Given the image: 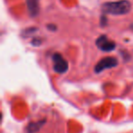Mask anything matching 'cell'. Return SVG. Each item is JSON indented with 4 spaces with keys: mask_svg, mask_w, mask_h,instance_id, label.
<instances>
[{
    "mask_svg": "<svg viewBox=\"0 0 133 133\" xmlns=\"http://www.w3.org/2000/svg\"><path fill=\"white\" fill-rule=\"evenodd\" d=\"M107 24V17L105 16H102L101 17V26H105Z\"/></svg>",
    "mask_w": 133,
    "mask_h": 133,
    "instance_id": "obj_8",
    "label": "cell"
},
{
    "mask_svg": "<svg viewBox=\"0 0 133 133\" xmlns=\"http://www.w3.org/2000/svg\"><path fill=\"white\" fill-rule=\"evenodd\" d=\"M131 9V4L128 0H119L114 2L104 3L101 6V10L104 14L113 16H121L128 14Z\"/></svg>",
    "mask_w": 133,
    "mask_h": 133,
    "instance_id": "obj_1",
    "label": "cell"
},
{
    "mask_svg": "<svg viewBox=\"0 0 133 133\" xmlns=\"http://www.w3.org/2000/svg\"><path fill=\"white\" fill-rule=\"evenodd\" d=\"M52 59H53L54 63V70L58 74H63V73L66 72L69 69V63L59 53H56L52 56Z\"/></svg>",
    "mask_w": 133,
    "mask_h": 133,
    "instance_id": "obj_3",
    "label": "cell"
},
{
    "mask_svg": "<svg viewBox=\"0 0 133 133\" xmlns=\"http://www.w3.org/2000/svg\"><path fill=\"white\" fill-rule=\"evenodd\" d=\"M45 123V120H39V121L31 122L26 127V133H35L38 131L42 128L43 124Z\"/></svg>",
    "mask_w": 133,
    "mask_h": 133,
    "instance_id": "obj_6",
    "label": "cell"
},
{
    "mask_svg": "<svg viewBox=\"0 0 133 133\" xmlns=\"http://www.w3.org/2000/svg\"><path fill=\"white\" fill-rule=\"evenodd\" d=\"M32 44H33L34 46H39V45L41 44V41L38 40V39H37V38H35L33 41H32Z\"/></svg>",
    "mask_w": 133,
    "mask_h": 133,
    "instance_id": "obj_7",
    "label": "cell"
},
{
    "mask_svg": "<svg viewBox=\"0 0 133 133\" xmlns=\"http://www.w3.org/2000/svg\"><path fill=\"white\" fill-rule=\"evenodd\" d=\"M116 66H118L117 58H115L113 57H103L102 59H100L97 63V65L94 68V70L96 73H100L105 70V69H112V68H115Z\"/></svg>",
    "mask_w": 133,
    "mask_h": 133,
    "instance_id": "obj_2",
    "label": "cell"
},
{
    "mask_svg": "<svg viewBox=\"0 0 133 133\" xmlns=\"http://www.w3.org/2000/svg\"><path fill=\"white\" fill-rule=\"evenodd\" d=\"M26 6L29 16L36 17L39 14V0H26Z\"/></svg>",
    "mask_w": 133,
    "mask_h": 133,
    "instance_id": "obj_5",
    "label": "cell"
},
{
    "mask_svg": "<svg viewBox=\"0 0 133 133\" xmlns=\"http://www.w3.org/2000/svg\"><path fill=\"white\" fill-rule=\"evenodd\" d=\"M96 45L100 50L104 52H110L116 48V43L109 39V37L105 35H102L98 37V39L96 40Z\"/></svg>",
    "mask_w": 133,
    "mask_h": 133,
    "instance_id": "obj_4",
    "label": "cell"
},
{
    "mask_svg": "<svg viewBox=\"0 0 133 133\" xmlns=\"http://www.w3.org/2000/svg\"><path fill=\"white\" fill-rule=\"evenodd\" d=\"M48 28L49 30H53V31H56L57 30V26H53V25H48Z\"/></svg>",
    "mask_w": 133,
    "mask_h": 133,
    "instance_id": "obj_9",
    "label": "cell"
}]
</instances>
